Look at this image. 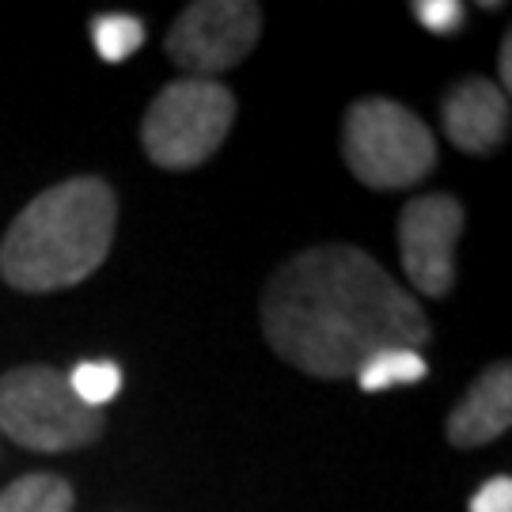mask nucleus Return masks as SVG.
Returning a JSON list of instances; mask_svg holds the SVG:
<instances>
[{
  "instance_id": "obj_2",
  "label": "nucleus",
  "mask_w": 512,
  "mask_h": 512,
  "mask_svg": "<svg viewBox=\"0 0 512 512\" xmlns=\"http://www.w3.org/2000/svg\"><path fill=\"white\" fill-rule=\"evenodd\" d=\"M118 224V198L103 179L80 175L27 202L0 239V277L19 293H61L103 266Z\"/></svg>"
},
{
  "instance_id": "obj_14",
  "label": "nucleus",
  "mask_w": 512,
  "mask_h": 512,
  "mask_svg": "<svg viewBox=\"0 0 512 512\" xmlns=\"http://www.w3.org/2000/svg\"><path fill=\"white\" fill-rule=\"evenodd\" d=\"M414 16L421 19V27H429V31H437V35H452L463 27V4L456 0H418L414 4Z\"/></svg>"
},
{
  "instance_id": "obj_13",
  "label": "nucleus",
  "mask_w": 512,
  "mask_h": 512,
  "mask_svg": "<svg viewBox=\"0 0 512 512\" xmlns=\"http://www.w3.org/2000/svg\"><path fill=\"white\" fill-rule=\"evenodd\" d=\"M69 387H73L76 399H80L84 406L103 410V406L118 395V387H122V372H118L114 361H84V365L73 368Z\"/></svg>"
},
{
  "instance_id": "obj_9",
  "label": "nucleus",
  "mask_w": 512,
  "mask_h": 512,
  "mask_svg": "<svg viewBox=\"0 0 512 512\" xmlns=\"http://www.w3.org/2000/svg\"><path fill=\"white\" fill-rule=\"evenodd\" d=\"M512 425V368L509 361L490 365L475 384L467 387V395L448 414V440L456 448H482L509 433Z\"/></svg>"
},
{
  "instance_id": "obj_7",
  "label": "nucleus",
  "mask_w": 512,
  "mask_h": 512,
  "mask_svg": "<svg viewBox=\"0 0 512 512\" xmlns=\"http://www.w3.org/2000/svg\"><path fill=\"white\" fill-rule=\"evenodd\" d=\"M463 205L452 194H421L399 213V258L410 285L425 296H448L456 285V243L463 236Z\"/></svg>"
},
{
  "instance_id": "obj_11",
  "label": "nucleus",
  "mask_w": 512,
  "mask_h": 512,
  "mask_svg": "<svg viewBox=\"0 0 512 512\" xmlns=\"http://www.w3.org/2000/svg\"><path fill=\"white\" fill-rule=\"evenodd\" d=\"M425 376H429V365H425L421 353H414V349H384V353H376L353 380L361 384V391L372 395V391H387V387L421 384Z\"/></svg>"
},
{
  "instance_id": "obj_12",
  "label": "nucleus",
  "mask_w": 512,
  "mask_h": 512,
  "mask_svg": "<svg viewBox=\"0 0 512 512\" xmlns=\"http://www.w3.org/2000/svg\"><path fill=\"white\" fill-rule=\"evenodd\" d=\"M92 35H95V50L103 61L110 65H118V61H126L141 50V42H145V27H141V19L137 16H122V12H114V16H99L92 23Z\"/></svg>"
},
{
  "instance_id": "obj_6",
  "label": "nucleus",
  "mask_w": 512,
  "mask_h": 512,
  "mask_svg": "<svg viewBox=\"0 0 512 512\" xmlns=\"http://www.w3.org/2000/svg\"><path fill=\"white\" fill-rule=\"evenodd\" d=\"M262 35V8L251 0H198L179 12L167 31V57L194 73L198 80H213L217 73L239 65L255 50Z\"/></svg>"
},
{
  "instance_id": "obj_10",
  "label": "nucleus",
  "mask_w": 512,
  "mask_h": 512,
  "mask_svg": "<svg viewBox=\"0 0 512 512\" xmlns=\"http://www.w3.org/2000/svg\"><path fill=\"white\" fill-rule=\"evenodd\" d=\"M0 512H73V486L57 475H23L0 490Z\"/></svg>"
},
{
  "instance_id": "obj_16",
  "label": "nucleus",
  "mask_w": 512,
  "mask_h": 512,
  "mask_svg": "<svg viewBox=\"0 0 512 512\" xmlns=\"http://www.w3.org/2000/svg\"><path fill=\"white\" fill-rule=\"evenodd\" d=\"M497 88L505 95L512 88V35H505V42H501V80H497Z\"/></svg>"
},
{
  "instance_id": "obj_5",
  "label": "nucleus",
  "mask_w": 512,
  "mask_h": 512,
  "mask_svg": "<svg viewBox=\"0 0 512 512\" xmlns=\"http://www.w3.org/2000/svg\"><path fill=\"white\" fill-rule=\"evenodd\" d=\"M236 118V95L220 80L183 76L164 84L141 122L148 160L164 171H190L205 164L228 137Z\"/></svg>"
},
{
  "instance_id": "obj_3",
  "label": "nucleus",
  "mask_w": 512,
  "mask_h": 512,
  "mask_svg": "<svg viewBox=\"0 0 512 512\" xmlns=\"http://www.w3.org/2000/svg\"><path fill=\"white\" fill-rule=\"evenodd\" d=\"M342 160L357 183L406 190L437 167V137L403 103L368 95L342 118Z\"/></svg>"
},
{
  "instance_id": "obj_15",
  "label": "nucleus",
  "mask_w": 512,
  "mask_h": 512,
  "mask_svg": "<svg viewBox=\"0 0 512 512\" xmlns=\"http://www.w3.org/2000/svg\"><path fill=\"white\" fill-rule=\"evenodd\" d=\"M471 512H512V478H490L471 497Z\"/></svg>"
},
{
  "instance_id": "obj_1",
  "label": "nucleus",
  "mask_w": 512,
  "mask_h": 512,
  "mask_svg": "<svg viewBox=\"0 0 512 512\" xmlns=\"http://www.w3.org/2000/svg\"><path fill=\"white\" fill-rule=\"evenodd\" d=\"M262 334L285 365L349 380L384 349L429 342V315L361 247L327 243L293 255L262 293Z\"/></svg>"
},
{
  "instance_id": "obj_8",
  "label": "nucleus",
  "mask_w": 512,
  "mask_h": 512,
  "mask_svg": "<svg viewBox=\"0 0 512 512\" xmlns=\"http://www.w3.org/2000/svg\"><path fill=\"white\" fill-rule=\"evenodd\" d=\"M444 133L459 152L490 156L509 141L512 107L509 95L497 88V80L486 76H463L452 92L444 95Z\"/></svg>"
},
{
  "instance_id": "obj_4",
  "label": "nucleus",
  "mask_w": 512,
  "mask_h": 512,
  "mask_svg": "<svg viewBox=\"0 0 512 512\" xmlns=\"http://www.w3.org/2000/svg\"><path fill=\"white\" fill-rule=\"evenodd\" d=\"M103 410L84 406L69 376L50 365H23L0 376V433L31 452H73L99 440Z\"/></svg>"
}]
</instances>
